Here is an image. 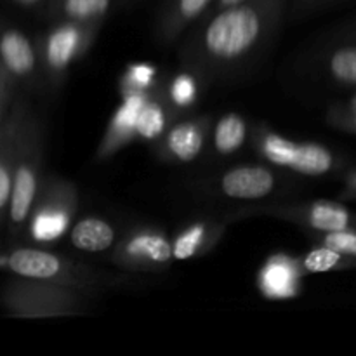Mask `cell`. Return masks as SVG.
<instances>
[{
  "instance_id": "cell-1",
  "label": "cell",
  "mask_w": 356,
  "mask_h": 356,
  "mask_svg": "<svg viewBox=\"0 0 356 356\" xmlns=\"http://www.w3.org/2000/svg\"><path fill=\"white\" fill-rule=\"evenodd\" d=\"M42 131L37 118L24 110L17 138L16 160H14L13 190H10L9 211H7V235L10 240H19L26 233L31 209L42 188Z\"/></svg>"
},
{
  "instance_id": "cell-2",
  "label": "cell",
  "mask_w": 356,
  "mask_h": 356,
  "mask_svg": "<svg viewBox=\"0 0 356 356\" xmlns=\"http://www.w3.org/2000/svg\"><path fill=\"white\" fill-rule=\"evenodd\" d=\"M264 23L263 10L254 3L225 7L202 35L205 54L225 63L243 58L261 40Z\"/></svg>"
},
{
  "instance_id": "cell-3",
  "label": "cell",
  "mask_w": 356,
  "mask_h": 356,
  "mask_svg": "<svg viewBox=\"0 0 356 356\" xmlns=\"http://www.w3.org/2000/svg\"><path fill=\"white\" fill-rule=\"evenodd\" d=\"M2 264L10 273L26 280L47 282L65 287H87L96 282L94 271L89 268L35 247H17L10 250L2 257Z\"/></svg>"
},
{
  "instance_id": "cell-4",
  "label": "cell",
  "mask_w": 356,
  "mask_h": 356,
  "mask_svg": "<svg viewBox=\"0 0 356 356\" xmlns=\"http://www.w3.org/2000/svg\"><path fill=\"white\" fill-rule=\"evenodd\" d=\"M75 191L65 183L44 184L31 209L26 233L31 242L51 243L65 235L75 212Z\"/></svg>"
},
{
  "instance_id": "cell-5",
  "label": "cell",
  "mask_w": 356,
  "mask_h": 356,
  "mask_svg": "<svg viewBox=\"0 0 356 356\" xmlns=\"http://www.w3.org/2000/svg\"><path fill=\"white\" fill-rule=\"evenodd\" d=\"M259 152L273 165L306 176H323L336 165L334 153L320 143H298L275 132L261 138Z\"/></svg>"
},
{
  "instance_id": "cell-6",
  "label": "cell",
  "mask_w": 356,
  "mask_h": 356,
  "mask_svg": "<svg viewBox=\"0 0 356 356\" xmlns=\"http://www.w3.org/2000/svg\"><path fill=\"white\" fill-rule=\"evenodd\" d=\"M174 259L172 243L160 232L141 229L122 240L115 250V261L122 266L139 268V270H153L165 266Z\"/></svg>"
},
{
  "instance_id": "cell-7",
  "label": "cell",
  "mask_w": 356,
  "mask_h": 356,
  "mask_svg": "<svg viewBox=\"0 0 356 356\" xmlns=\"http://www.w3.org/2000/svg\"><path fill=\"white\" fill-rule=\"evenodd\" d=\"M26 103H13L9 115L0 124V229L7 225L10 190H13L14 160H16L17 138H19L21 122H23Z\"/></svg>"
},
{
  "instance_id": "cell-8",
  "label": "cell",
  "mask_w": 356,
  "mask_h": 356,
  "mask_svg": "<svg viewBox=\"0 0 356 356\" xmlns=\"http://www.w3.org/2000/svg\"><path fill=\"white\" fill-rule=\"evenodd\" d=\"M0 65L10 80L28 82L37 72V51L30 38L16 28L0 33Z\"/></svg>"
},
{
  "instance_id": "cell-9",
  "label": "cell",
  "mask_w": 356,
  "mask_h": 356,
  "mask_svg": "<svg viewBox=\"0 0 356 356\" xmlns=\"http://www.w3.org/2000/svg\"><path fill=\"white\" fill-rule=\"evenodd\" d=\"M275 174L261 165H242L228 170L219 188L222 195L235 200H259L275 190Z\"/></svg>"
},
{
  "instance_id": "cell-10",
  "label": "cell",
  "mask_w": 356,
  "mask_h": 356,
  "mask_svg": "<svg viewBox=\"0 0 356 356\" xmlns=\"http://www.w3.org/2000/svg\"><path fill=\"white\" fill-rule=\"evenodd\" d=\"M83 37L86 31L82 23L76 21L59 24L47 35L44 44V61L51 75H59L72 65L73 59L82 52Z\"/></svg>"
},
{
  "instance_id": "cell-11",
  "label": "cell",
  "mask_w": 356,
  "mask_h": 356,
  "mask_svg": "<svg viewBox=\"0 0 356 356\" xmlns=\"http://www.w3.org/2000/svg\"><path fill=\"white\" fill-rule=\"evenodd\" d=\"M291 216L294 219H301L313 232L320 233L353 228L356 221L355 216L344 205L329 200L313 202L308 207H299L292 211Z\"/></svg>"
},
{
  "instance_id": "cell-12",
  "label": "cell",
  "mask_w": 356,
  "mask_h": 356,
  "mask_svg": "<svg viewBox=\"0 0 356 356\" xmlns=\"http://www.w3.org/2000/svg\"><path fill=\"white\" fill-rule=\"evenodd\" d=\"M70 240L73 247L83 252L96 254L111 249L115 243V228L104 219L89 216L83 218L70 229Z\"/></svg>"
},
{
  "instance_id": "cell-13",
  "label": "cell",
  "mask_w": 356,
  "mask_h": 356,
  "mask_svg": "<svg viewBox=\"0 0 356 356\" xmlns=\"http://www.w3.org/2000/svg\"><path fill=\"white\" fill-rule=\"evenodd\" d=\"M204 129L197 122H181L167 132L165 145L179 162H193L204 149Z\"/></svg>"
},
{
  "instance_id": "cell-14",
  "label": "cell",
  "mask_w": 356,
  "mask_h": 356,
  "mask_svg": "<svg viewBox=\"0 0 356 356\" xmlns=\"http://www.w3.org/2000/svg\"><path fill=\"white\" fill-rule=\"evenodd\" d=\"M247 139V124L240 115L228 113L218 122L214 131V146L221 155H232L242 148Z\"/></svg>"
},
{
  "instance_id": "cell-15",
  "label": "cell",
  "mask_w": 356,
  "mask_h": 356,
  "mask_svg": "<svg viewBox=\"0 0 356 356\" xmlns=\"http://www.w3.org/2000/svg\"><path fill=\"white\" fill-rule=\"evenodd\" d=\"M165 108L159 101H145L136 120V132L145 139L159 138L165 129Z\"/></svg>"
},
{
  "instance_id": "cell-16",
  "label": "cell",
  "mask_w": 356,
  "mask_h": 356,
  "mask_svg": "<svg viewBox=\"0 0 356 356\" xmlns=\"http://www.w3.org/2000/svg\"><path fill=\"white\" fill-rule=\"evenodd\" d=\"M329 72L344 86H356V45L337 47L329 56Z\"/></svg>"
},
{
  "instance_id": "cell-17",
  "label": "cell",
  "mask_w": 356,
  "mask_h": 356,
  "mask_svg": "<svg viewBox=\"0 0 356 356\" xmlns=\"http://www.w3.org/2000/svg\"><path fill=\"white\" fill-rule=\"evenodd\" d=\"M145 96L139 92H132L125 97V103L115 115L113 124H111V136L122 139L124 136H129L131 132H136V120L141 106L145 104Z\"/></svg>"
},
{
  "instance_id": "cell-18",
  "label": "cell",
  "mask_w": 356,
  "mask_h": 356,
  "mask_svg": "<svg viewBox=\"0 0 356 356\" xmlns=\"http://www.w3.org/2000/svg\"><path fill=\"white\" fill-rule=\"evenodd\" d=\"M111 0H63V13L70 21L92 23L108 13Z\"/></svg>"
},
{
  "instance_id": "cell-19",
  "label": "cell",
  "mask_w": 356,
  "mask_h": 356,
  "mask_svg": "<svg viewBox=\"0 0 356 356\" xmlns=\"http://www.w3.org/2000/svg\"><path fill=\"white\" fill-rule=\"evenodd\" d=\"M207 236H209V226L204 222L193 225L188 228L186 232L181 233L177 236L176 242L172 243V254L174 259H190L204 245H207Z\"/></svg>"
},
{
  "instance_id": "cell-20",
  "label": "cell",
  "mask_w": 356,
  "mask_h": 356,
  "mask_svg": "<svg viewBox=\"0 0 356 356\" xmlns=\"http://www.w3.org/2000/svg\"><path fill=\"white\" fill-rule=\"evenodd\" d=\"M355 259H350L346 256L334 252V250L327 249V247H318V249L312 250L305 259V270L312 271V273H325V271L337 270V268L351 266L355 264Z\"/></svg>"
},
{
  "instance_id": "cell-21",
  "label": "cell",
  "mask_w": 356,
  "mask_h": 356,
  "mask_svg": "<svg viewBox=\"0 0 356 356\" xmlns=\"http://www.w3.org/2000/svg\"><path fill=\"white\" fill-rule=\"evenodd\" d=\"M320 243H322L323 247H327V249L341 254V256H346L350 257V259L356 261V229L355 228L323 233V236L320 238Z\"/></svg>"
},
{
  "instance_id": "cell-22",
  "label": "cell",
  "mask_w": 356,
  "mask_h": 356,
  "mask_svg": "<svg viewBox=\"0 0 356 356\" xmlns=\"http://www.w3.org/2000/svg\"><path fill=\"white\" fill-rule=\"evenodd\" d=\"M291 285V275L285 264L273 263L266 271H264V287L271 289L273 296H287Z\"/></svg>"
},
{
  "instance_id": "cell-23",
  "label": "cell",
  "mask_w": 356,
  "mask_h": 356,
  "mask_svg": "<svg viewBox=\"0 0 356 356\" xmlns=\"http://www.w3.org/2000/svg\"><path fill=\"white\" fill-rule=\"evenodd\" d=\"M170 96L177 106H190L197 96V86H195L193 76L190 75H179L176 76L170 89Z\"/></svg>"
},
{
  "instance_id": "cell-24",
  "label": "cell",
  "mask_w": 356,
  "mask_h": 356,
  "mask_svg": "<svg viewBox=\"0 0 356 356\" xmlns=\"http://www.w3.org/2000/svg\"><path fill=\"white\" fill-rule=\"evenodd\" d=\"M211 0H179L177 2V17L181 21H190L197 17L198 14L204 13L205 7Z\"/></svg>"
},
{
  "instance_id": "cell-25",
  "label": "cell",
  "mask_w": 356,
  "mask_h": 356,
  "mask_svg": "<svg viewBox=\"0 0 356 356\" xmlns=\"http://www.w3.org/2000/svg\"><path fill=\"white\" fill-rule=\"evenodd\" d=\"M153 75H155V70L148 65H136L129 70L127 80L134 83L138 89H145V87L149 86Z\"/></svg>"
},
{
  "instance_id": "cell-26",
  "label": "cell",
  "mask_w": 356,
  "mask_h": 356,
  "mask_svg": "<svg viewBox=\"0 0 356 356\" xmlns=\"http://www.w3.org/2000/svg\"><path fill=\"white\" fill-rule=\"evenodd\" d=\"M9 92L10 89H0V124L6 120V117L9 115L13 104L9 103Z\"/></svg>"
},
{
  "instance_id": "cell-27",
  "label": "cell",
  "mask_w": 356,
  "mask_h": 356,
  "mask_svg": "<svg viewBox=\"0 0 356 356\" xmlns=\"http://www.w3.org/2000/svg\"><path fill=\"white\" fill-rule=\"evenodd\" d=\"M0 89H10V76L7 75L2 65H0Z\"/></svg>"
},
{
  "instance_id": "cell-28",
  "label": "cell",
  "mask_w": 356,
  "mask_h": 356,
  "mask_svg": "<svg viewBox=\"0 0 356 356\" xmlns=\"http://www.w3.org/2000/svg\"><path fill=\"white\" fill-rule=\"evenodd\" d=\"M243 0H219V3H221V7L225 9V7H232V6H238V3H242Z\"/></svg>"
},
{
  "instance_id": "cell-29",
  "label": "cell",
  "mask_w": 356,
  "mask_h": 356,
  "mask_svg": "<svg viewBox=\"0 0 356 356\" xmlns=\"http://www.w3.org/2000/svg\"><path fill=\"white\" fill-rule=\"evenodd\" d=\"M351 125H353V129L356 131V106H355V113H353V117H351Z\"/></svg>"
},
{
  "instance_id": "cell-30",
  "label": "cell",
  "mask_w": 356,
  "mask_h": 356,
  "mask_svg": "<svg viewBox=\"0 0 356 356\" xmlns=\"http://www.w3.org/2000/svg\"><path fill=\"white\" fill-rule=\"evenodd\" d=\"M19 2H24V3H31V2H37V0H19Z\"/></svg>"
},
{
  "instance_id": "cell-31",
  "label": "cell",
  "mask_w": 356,
  "mask_h": 356,
  "mask_svg": "<svg viewBox=\"0 0 356 356\" xmlns=\"http://www.w3.org/2000/svg\"><path fill=\"white\" fill-rule=\"evenodd\" d=\"M353 188L356 190V172L353 174Z\"/></svg>"
}]
</instances>
